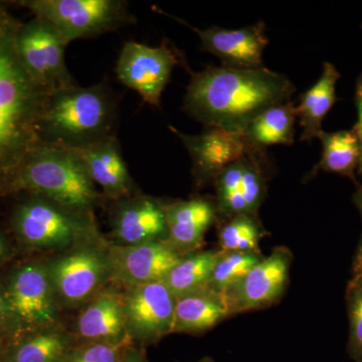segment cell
<instances>
[{"instance_id": "6da1fadb", "label": "cell", "mask_w": 362, "mask_h": 362, "mask_svg": "<svg viewBox=\"0 0 362 362\" xmlns=\"http://www.w3.org/2000/svg\"><path fill=\"white\" fill-rule=\"evenodd\" d=\"M190 75L183 110L209 128L243 133L259 114L290 101L295 92L287 76L265 66H209Z\"/></svg>"}, {"instance_id": "7a4b0ae2", "label": "cell", "mask_w": 362, "mask_h": 362, "mask_svg": "<svg viewBox=\"0 0 362 362\" xmlns=\"http://www.w3.org/2000/svg\"><path fill=\"white\" fill-rule=\"evenodd\" d=\"M18 26L0 18V176L16 177L42 143L40 119L49 93L35 83L16 51Z\"/></svg>"}, {"instance_id": "3957f363", "label": "cell", "mask_w": 362, "mask_h": 362, "mask_svg": "<svg viewBox=\"0 0 362 362\" xmlns=\"http://www.w3.org/2000/svg\"><path fill=\"white\" fill-rule=\"evenodd\" d=\"M117 120V102L106 84L76 85L47 95L40 119V138L42 142L82 148L115 137Z\"/></svg>"}, {"instance_id": "277c9868", "label": "cell", "mask_w": 362, "mask_h": 362, "mask_svg": "<svg viewBox=\"0 0 362 362\" xmlns=\"http://www.w3.org/2000/svg\"><path fill=\"white\" fill-rule=\"evenodd\" d=\"M14 183L75 213L88 214L99 201L77 150L52 143L42 142L33 150Z\"/></svg>"}, {"instance_id": "5b68a950", "label": "cell", "mask_w": 362, "mask_h": 362, "mask_svg": "<svg viewBox=\"0 0 362 362\" xmlns=\"http://www.w3.org/2000/svg\"><path fill=\"white\" fill-rule=\"evenodd\" d=\"M37 18L47 21L66 45L122 28L135 18L122 0H32L25 2Z\"/></svg>"}, {"instance_id": "8992f818", "label": "cell", "mask_w": 362, "mask_h": 362, "mask_svg": "<svg viewBox=\"0 0 362 362\" xmlns=\"http://www.w3.org/2000/svg\"><path fill=\"white\" fill-rule=\"evenodd\" d=\"M16 51L30 77L45 92H58L78 85L66 65L63 37L47 21L35 18L18 26Z\"/></svg>"}, {"instance_id": "52a82bcc", "label": "cell", "mask_w": 362, "mask_h": 362, "mask_svg": "<svg viewBox=\"0 0 362 362\" xmlns=\"http://www.w3.org/2000/svg\"><path fill=\"white\" fill-rule=\"evenodd\" d=\"M13 226L23 242L45 249L69 246L92 230L88 214L69 211L40 195L18 207Z\"/></svg>"}, {"instance_id": "ba28073f", "label": "cell", "mask_w": 362, "mask_h": 362, "mask_svg": "<svg viewBox=\"0 0 362 362\" xmlns=\"http://www.w3.org/2000/svg\"><path fill=\"white\" fill-rule=\"evenodd\" d=\"M182 62L170 45L163 42L151 47L139 42L124 44L118 62L117 78L126 87L136 90L145 103L160 108L162 93L176 65Z\"/></svg>"}, {"instance_id": "9c48e42d", "label": "cell", "mask_w": 362, "mask_h": 362, "mask_svg": "<svg viewBox=\"0 0 362 362\" xmlns=\"http://www.w3.org/2000/svg\"><path fill=\"white\" fill-rule=\"evenodd\" d=\"M291 263V252L285 247H276L237 284L228 288L223 295L230 316L277 302L289 282Z\"/></svg>"}, {"instance_id": "30bf717a", "label": "cell", "mask_w": 362, "mask_h": 362, "mask_svg": "<svg viewBox=\"0 0 362 362\" xmlns=\"http://www.w3.org/2000/svg\"><path fill=\"white\" fill-rule=\"evenodd\" d=\"M262 152L252 151L230 164L214 180L218 213L226 218L240 214L257 216L267 192Z\"/></svg>"}, {"instance_id": "8fae6325", "label": "cell", "mask_w": 362, "mask_h": 362, "mask_svg": "<svg viewBox=\"0 0 362 362\" xmlns=\"http://www.w3.org/2000/svg\"><path fill=\"white\" fill-rule=\"evenodd\" d=\"M126 328L141 339L171 334L176 297L163 281L131 285L122 300Z\"/></svg>"}, {"instance_id": "7c38bea8", "label": "cell", "mask_w": 362, "mask_h": 362, "mask_svg": "<svg viewBox=\"0 0 362 362\" xmlns=\"http://www.w3.org/2000/svg\"><path fill=\"white\" fill-rule=\"evenodd\" d=\"M180 137L192 162V171L199 182L216 180L221 171L252 151L244 134L235 131L209 128L206 132L188 135L170 127Z\"/></svg>"}, {"instance_id": "4fadbf2b", "label": "cell", "mask_w": 362, "mask_h": 362, "mask_svg": "<svg viewBox=\"0 0 362 362\" xmlns=\"http://www.w3.org/2000/svg\"><path fill=\"white\" fill-rule=\"evenodd\" d=\"M49 273L28 265L16 272L6 294L8 315L30 326L49 325L56 320V304Z\"/></svg>"}, {"instance_id": "5bb4252c", "label": "cell", "mask_w": 362, "mask_h": 362, "mask_svg": "<svg viewBox=\"0 0 362 362\" xmlns=\"http://www.w3.org/2000/svg\"><path fill=\"white\" fill-rule=\"evenodd\" d=\"M183 256L168 240H156L113 247L108 257L112 272L137 285L163 281Z\"/></svg>"}, {"instance_id": "9a60e30c", "label": "cell", "mask_w": 362, "mask_h": 362, "mask_svg": "<svg viewBox=\"0 0 362 362\" xmlns=\"http://www.w3.org/2000/svg\"><path fill=\"white\" fill-rule=\"evenodd\" d=\"M110 271L108 256L83 249L56 259L47 273L54 294L66 303L76 304L96 291Z\"/></svg>"}, {"instance_id": "2e32d148", "label": "cell", "mask_w": 362, "mask_h": 362, "mask_svg": "<svg viewBox=\"0 0 362 362\" xmlns=\"http://www.w3.org/2000/svg\"><path fill=\"white\" fill-rule=\"evenodd\" d=\"M189 28L199 35L202 51L220 59L223 66L233 69L263 66V52L269 44L263 21L239 30H226L218 26L206 30Z\"/></svg>"}, {"instance_id": "e0dca14e", "label": "cell", "mask_w": 362, "mask_h": 362, "mask_svg": "<svg viewBox=\"0 0 362 362\" xmlns=\"http://www.w3.org/2000/svg\"><path fill=\"white\" fill-rule=\"evenodd\" d=\"M113 230L123 246L165 240L168 228L164 204L144 197L126 199L117 209Z\"/></svg>"}, {"instance_id": "ac0fdd59", "label": "cell", "mask_w": 362, "mask_h": 362, "mask_svg": "<svg viewBox=\"0 0 362 362\" xmlns=\"http://www.w3.org/2000/svg\"><path fill=\"white\" fill-rule=\"evenodd\" d=\"M76 150L82 157L90 180L106 195L114 199L130 197L133 181L116 136Z\"/></svg>"}, {"instance_id": "d6986e66", "label": "cell", "mask_w": 362, "mask_h": 362, "mask_svg": "<svg viewBox=\"0 0 362 362\" xmlns=\"http://www.w3.org/2000/svg\"><path fill=\"white\" fill-rule=\"evenodd\" d=\"M168 228V240L181 252H192L204 242L213 225L218 207L206 199H192L164 204Z\"/></svg>"}, {"instance_id": "ffe728a7", "label": "cell", "mask_w": 362, "mask_h": 362, "mask_svg": "<svg viewBox=\"0 0 362 362\" xmlns=\"http://www.w3.org/2000/svg\"><path fill=\"white\" fill-rule=\"evenodd\" d=\"M230 316L225 297L209 288L176 298L171 333H201Z\"/></svg>"}, {"instance_id": "44dd1931", "label": "cell", "mask_w": 362, "mask_h": 362, "mask_svg": "<svg viewBox=\"0 0 362 362\" xmlns=\"http://www.w3.org/2000/svg\"><path fill=\"white\" fill-rule=\"evenodd\" d=\"M340 73L333 64L325 62L315 84L300 97L297 118L302 127L301 141H311L322 132V122L337 102V85Z\"/></svg>"}, {"instance_id": "7402d4cb", "label": "cell", "mask_w": 362, "mask_h": 362, "mask_svg": "<svg viewBox=\"0 0 362 362\" xmlns=\"http://www.w3.org/2000/svg\"><path fill=\"white\" fill-rule=\"evenodd\" d=\"M296 118V107L293 102L274 105L259 114L243 134L250 146L259 151L272 145H291Z\"/></svg>"}, {"instance_id": "603a6c76", "label": "cell", "mask_w": 362, "mask_h": 362, "mask_svg": "<svg viewBox=\"0 0 362 362\" xmlns=\"http://www.w3.org/2000/svg\"><path fill=\"white\" fill-rule=\"evenodd\" d=\"M77 327L81 337L87 339L122 341L126 329L122 302L112 293H104L81 314Z\"/></svg>"}, {"instance_id": "cb8c5ba5", "label": "cell", "mask_w": 362, "mask_h": 362, "mask_svg": "<svg viewBox=\"0 0 362 362\" xmlns=\"http://www.w3.org/2000/svg\"><path fill=\"white\" fill-rule=\"evenodd\" d=\"M318 138L322 144V156L311 175H316L318 171H325L356 182V175L361 161V147L356 131H322Z\"/></svg>"}, {"instance_id": "d4e9b609", "label": "cell", "mask_w": 362, "mask_h": 362, "mask_svg": "<svg viewBox=\"0 0 362 362\" xmlns=\"http://www.w3.org/2000/svg\"><path fill=\"white\" fill-rule=\"evenodd\" d=\"M221 252L218 250L185 255L163 282L176 298L206 288Z\"/></svg>"}, {"instance_id": "484cf974", "label": "cell", "mask_w": 362, "mask_h": 362, "mask_svg": "<svg viewBox=\"0 0 362 362\" xmlns=\"http://www.w3.org/2000/svg\"><path fill=\"white\" fill-rule=\"evenodd\" d=\"M266 235L265 230L254 214L226 218L218 233L221 251H259V244Z\"/></svg>"}, {"instance_id": "4316f807", "label": "cell", "mask_w": 362, "mask_h": 362, "mask_svg": "<svg viewBox=\"0 0 362 362\" xmlns=\"http://www.w3.org/2000/svg\"><path fill=\"white\" fill-rule=\"evenodd\" d=\"M264 258L259 251L221 252L206 287L223 294L242 280Z\"/></svg>"}, {"instance_id": "83f0119b", "label": "cell", "mask_w": 362, "mask_h": 362, "mask_svg": "<svg viewBox=\"0 0 362 362\" xmlns=\"http://www.w3.org/2000/svg\"><path fill=\"white\" fill-rule=\"evenodd\" d=\"M345 301L349 321L347 354L351 361L362 362V279H350Z\"/></svg>"}, {"instance_id": "f1b7e54d", "label": "cell", "mask_w": 362, "mask_h": 362, "mask_svg": "<svg viewBox=\"0 0 362 362\" xmlns=\"http://www.w3.org/2000/svg\"><path fill=\"white\" fill-rule=\"evenodd\" d=\"M66 342L61 335L45 333L21 345L16 362H59L65 352Z\"/></svg>"}, {"instance_id": "f546056e", "label": "cell", "mask_w": 362, "mask_h": 362, "mask_svg": "<svg viewBox=\"0 0 362 362\" xmlns=\"http://www.w3.org/2000/svg\"><path fill=\"white\" fill-rule=\"evenodd\" d=\"M124 341L96 343L66 357L65 362H120Z\"/></svg>"}, {"instance_id": "4dcf8cb0", "label": "cell", "mask_w": 362, "mask_h": 362, "mask_svg": "<svg viewBox=\"0 0 362 362\" xmlns=\"http://www.w3.org/2000/svg\"><path fill=\"white\" fill-rule=\"evenodd\" d=\"M356 106L357 109V122L354 126L357 138H358L359 147H361V161H359L358 171L362 176V88L356 86Z\"/></svg>"}, {"instance_id": "1f68e13d", "label": "cell", "mask_w": 362, "mask_h": 362, "mask_svg": "<svg viewBox=\"0 0 362 362\" xmlns=\"http://www.w3.org/2000/svg\"><path fill=\"white\" fill-rule=\"evenodd\" d=\"M352 278L362 279V235L357 245L354 263H352Z\"/></svg>"}, {"instance_id": "d6a6232c", "label": "cell", "mask_w": 362, "mask_h": 362, "mask_svg": "<svg viewBox=\"0 0 362 362\" xmlns=\"http://www.w3.org/2000/svg\"><path fill=\"white\" fill-rule=\"evenodd\" d=\"M352 201H354L357 209H358L362 220V185H359L358 188H357L356 194H354V197H352Z\"/></svg>"}, {"instance_id": "836d02e7", "label": "cell", "mask_w": 362, "mask_h": 362, "mask_svg": "<svg viewBox=\"0 0 362 362\" xmlns=\"http://www.w3.org/2000/svg\"><path fill=\"white\" fill-rule=\"evenodd\" d=\"M7 315H8V311H7L6 299L4 295L0 294V322L6 319Z\"/></svg>"}, {"instance_id": "e575fe53", "label": "cell", "mask_w": 362, "mask_h": 362, "mask_svg": "<svg viewBox=\"0 0 362 362\" xmlns=\"http://www.w3.org/2000/svg\"><path fill=\"white\" fill-rule=\"evenodd\" d=\"M4 243H2V240H0V257L4 255Z\"/></svg>"}, {"instance_id": "d590c367", "label": "cell", "mask_w": 362, "mask_h": 362, "mask_svg": "<svg viewBox=\"0 0 362 362\" xmlns=\"http://www.w3.org/2000/svg\"><path fill=\"white\" fill-rule=\"evenodd\" d=\"M199 362H214L213 359L211 358V357H206V358H202V361H199Z\"/></svg>"}, {"instance_id": "8d00e7d4", "label": "cell", "mask_w": 362, "mask_h": 362, "mask_svg": "<svg viewBox=\"0 0 362 362\" xmlns=\"http://www.w3.org/2000/svg\"><path fill=\"white\" fill-rule=\"evenodd\" d=\"M356 86L362 88V75L358 78V80H357Z\"/></svg>"}, {"instance_id": "74e56055", "label": "cell", "mask_w": 362, "mask_h": 362, "mask_svg": "<svg viewBox=\"0 0 362 362\" xmlns=\"http://www.w3.org/2000/svg\"><path fill=\"white\" fill-rule=\"evenodd\" d=\"M125 362H142V361H136V359H131V361H126Z\"/></svg>"}]
</instances>
